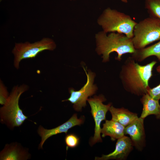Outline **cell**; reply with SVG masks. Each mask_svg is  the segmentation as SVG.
I'll use <instances>...</instances> for the list:
<instances>
[{
  "mask_svg": "<svg viewBox=\"0 0 160 160\" xmlns=\"http://www.w3.org/2000/svg\"><path fill=\"white\" fill-rule=\"evenodd\" d=\"M157 63L153 60L141 65L136 62L132 57H128L121 67L119 75L125 90L137 96L147 93L150 87L149 81L153 75V68Z\"/></svg>",
  "mask_w": 160,
  "mask_h": 160,
  "instance_id": "obj_1",
  "label": "cell"
},
{
  "mask_svg": "<svg viewBox=\"0 0 160 160\" xmlns=\"http://www.w3.org/2000/svg\"><path fill=\"white\" fill-rule=\"evenodd\" d=\"M103 31L96 35V50L97 53L102 55L103 62L109 60L110 54L115 52L117 54L116 60L120 61L122 56L127 53H133L135 49L132 40L125 35L115 32H111L108 35Z\"/></svg>",
  "mask_w": 160,
  "mask_h": 160,
  "instance_id": "obj_2",
  "label": "cell"
},
{
  "mask_svg": "<svg viewBox=\"0 0 160 160\" xmlns=\"http://www.w3.org/2000/svg\"><path fill=\"white\" fill-rule=\"evenodd\" d=\"M28 87L23 84L14 86L3 106L0 108V121L11 129L22 125L28 118L20 108L19 101L21 95L27 90Z\"/></svg>",
  "mask_w": 160,
  "mask_h": 160,
  "instance_id": "obj_3",
  "label": "cell"
},
{
  "mask_svg": "<svg viewBox=\"0 0 160 160\" xmlns=\"http://www.w3.org/2000/svg\"><path fill=\"white\" fill-rule=\"evenodd\" d=\"M98 23L106 33L116 32L132 39L134 28L137 23L129 15L108 8L99 18Z\"/></svg>",
  "mask_w": 160,
  "mask_h": 160,
  "instance_id": "obj_4",
  "label": "cell"
},
{
  "mask_svg": "<svg viewBox=\"0 0 160 160\" xmlns=\"http://www.w3.org/2000/svg\"><path fill=\"white\" fill-rule=\"evenodd\" d=\"M132 39L135 49L160 40V19L150 16L137 23Z\"/></svg>",
  "mask_w": 160,
  "mask_h": 160,
  "instance_id": "obj_5",
  "label": "cell"
},
{
  "mask_svg": "<svg viewBox=\"0 0 160 160\" xmlns=\"http://www.w3.org/2000/svg\"><path fill=\"white\" fill-rule=\"evenodd\" d=\"M56 47V45L53 41L46 38L33 43L28 42L16 43L12 51L14 56V66L18 69L20 63L22 60L34 58L44 50H53Z\"/></svg>",
  "mask_w": 160,
  "mask_h": 160,
  "instance_id": "obj_6",
  "label": "cell"
},
{
  "mask_svg": "<svg viewBox=\"0 0 160 160\" xmlns=\"http://www.w3.org/2000/svg\"><path fill=\"white\" fill-rule=\"evenodd\" d=\"M106 100L104 96L102 95L95 96L93 98H90L87 100L90 106L91 112L95 122L94 134L90 142L91 145L102 142L100 124L103 121L106 120V113L111 105V103L107 105L103 104V102Z\"/></svg>",
  "mask_w": 160,
  "mask_h": 160,
  "instance_id": "obj_7",
  "label": "cell"
},
{
  "mask_svg": "<svg viewBox=\"0 0 160 160\" xmlns=\"http://www.w3.org/2000/svg\"><path fill=\"white\" fill-rule=\"evenodd\" d=\"M87 76V80L85 84L80 90L75 91L74 89H69L70 96L69 97L62 101H68L73 104V107L75 110L77 111H81L83 107L86 106V101L88 98L95 94L97 87L93 84L95 75L90 71L87 72L85 68L83 67Z\"/></svg>",
  "mask_w": 160,
  "mask_h": 160,
  "instance_id": "obj_8",
  "label": "cell"
},
{
  "mask_svg": "<svg viewBox=\"0 0 160 160\" xmlns=\"http://www.w3.org/2000/svg\"><path fill=\"white\" fill-rule=\"evenodd\" d=\"M84 122V118L82 117L79 119L77 114L75 113L66 122L55 128L47 129L41 126H40L38 128L37 132L41 138V140L39 145V148H42L45 142L50 137L63 132L67 134L69 129L76 126H80Z\"/></svg>",
  "mask_w": 160,
  "mask_h": 160,
  "instance_id": "obj_9",
  "label": "cell"
},
{
  "mask_svg": "<svg viewBox=\"0 0 160 160\" xmlns=\"http://www.w3.org/2000/svg\"><path fill=\"white\" fill-rule=\"evenodd\" d=\"M144 119L138 117L125 127L124 129L125 135H129L133 146L140 151H143L146 145Z\"/></svg>",
  "mask_w": 160,
  "mask_h": 160,
  "instance_id": "obj_10",
  "label": "cell"
},
{
  "mask_svg": "<svg viewBox=\"0 0 160 160\" xmlns=\"http://www.w3.org/2000/svg\"><path fill=\"white\" fill-rule=\"evenodd\" d=\"M133 147L130 138L124 135L117 140L113 152L108 154H103L101 157H96L95 159L125 160L133 150Z\"/></svg>",
  "mask_w": 160,
  "mask_h": 160,
  "instance_id": "obj_11",
  "label": "cell"
},
{
  "mask_svg": "<svg viewBox=\"0 0 160 160\" xmlns=\"http://www.w3.org/2000/svg\"><path fill=\"white\" fill-rule=\"evenodd\" d=\"M30 157L27 150L16 142L6 144L0 153L1 160H26Z\"/></svg>",
  "mask_w": 160,
  "mask_h": 160,
  "instance_id": "obj_12",
  "label": "cell"
},
{
  "mask_svg": "<svg viewBox=\"0 0 160 160\" xmlns=\"http://www.w3.org/2000/svg\"><path fill=\"white\" fill-rule=\"evenodd\" d=\"M140 101L143 105L140 117L144 119L148 116L154 115L156 118L160 119V105L159 100L151 97L148 93L142 96Z\"/></svg>",
  "mask_w": 160,
  "mask_h": 160,
  "instance_id": "obj_13",
  "label": "cell"
},
{
  "mask_svg": "<svg viewBox=\"0 0 160 160\" xmlns=\"http://www.w3.org/2000/svg\"><path fill=\"white\" fill-rule=\"evenodd\" d=\"M109 111L112 116L111 119L119 123L125 127L138 117L137 114L132 112L124 107L117 108L111 105Z\"/></svg>",
  "mask_w": 160,
  "mask_h": 160,
  "instance_id": "obj_14",
  "label": "cell"
},
{
  "mask_svg": "<svg viewBox=\"0 0 160 160\" xmlns=\"http://www.w3.org/2000/svg\"><path fill=\"white\" fill-rule=\"evenodd\" d=\"M125 127L116 121L112 119L106 120L101 129L102 136L104 137L109 136L112 141H115L125 135Z\"/></svg>",
  "mask_w": 160,
  "mask_h": 160,
  "instance_id": "obj_15",
  "label": "cell"
},
{
  "mask_svg": "<svg viewBox=\"0 0 160 160\" xmlns=\"http://www.w3.org/2000/svg\"><path fill=\"white\" fill-rule=\"evenodd\" d=\"M153 56H156L160 62V41L148 47L135 49L131 57L136 61L141 62Z\"/></svg>",
  "mask_w": 160,
  "mask_h": 160,
  "instance_id": "obj_16",
  "label": "cell"
},
{
  "mask_svg": "<svg viewBox=\"0 0 160 160\" xmlns=\"http://www.w3.org/2000/svg\"><path fill=\"white\" fill-rule=\"evenodd\" d=\"M145 7L150 16L160 19V0H145Z\"/></svg>",
  "mask_w": 160,
  "mask_h": 160,
  "instance_id": "obj_17",
  "label": "cell"
},
{
  "mask_svg": "<svg viewBox=\"0 0 160 160\" xmlns=\"http://www.w3.org/2000/svg\"><path fill=\"white\" fill-rule=\"evenodd\" d=\"M66 135L65 140L67 150L69 148H72L76 147L79 143V138L74 134Z\"/></svg>",
  "mask_w": 160,
  "mask_h": 160,
  "instance_id": "obj_18",
  "label": "cell"
},
{
  "mask_svg": "<svg viewBox=\"0 0 160 160\" xmlns=\"http://www.w3.org/2000/svg\"><path fill=\"white\" fill-rule=\"evenodd\" d=\"M7 88L2 81L0 82V103L3 105L7 100L9 95Z\"/></svg>",
  "mask_w": 160,
  "mask_h": 160,
  "instance_id": "obj_19",
  "label": "cell"
},
{
  "mask_svg": "<svg viewBox=\"0 0 160 160\" xmlns=\"http://www.w3.org/2000/svg\"><path fill=\"white\" fill-rule=\"evenodd\" d=\"M149 95L153 98L157 100H160V83L153 88H150L148 90Z\"/></svg>",
  "mask_w": 160,
  "mask_h": 160,
  "instance_id": "obj_20",
  "label": "cell"
},
{
  "mask_svg": "<svg viewBox=\"0 0 160 160\" xmlns=\"http://www.w3.org/2000/svg\"><path fill=\"white\" fill-rule=\"evenodd\" d=\"M156 69L158 72L160 73V65L157 67Z\"/></svg>",
  "mask_w": 160,
  "mask_h": 160,
  "instance_id": "obj_21",
  "label": "cell"
},
{
  "mask_svg": "<svg viewBox=\"0 0 160 160\" xmlns=\"http://www.w3.org/2000/svg\"></svg>",
  "mask_w": 160,
  "mask_h": 160,
  "instance_id": "obj_22",
  "label": "cell"
}]
</instances>
